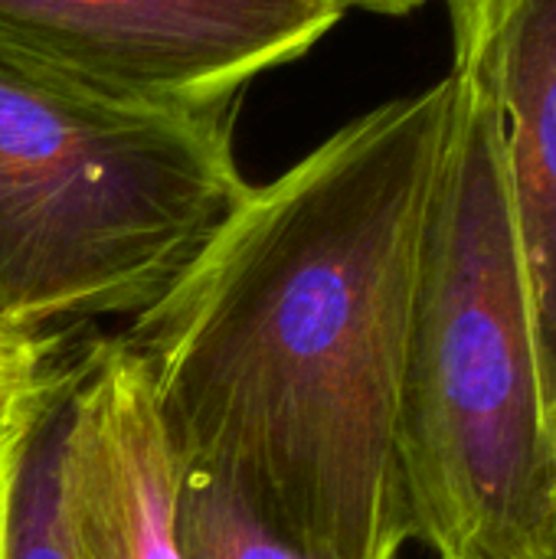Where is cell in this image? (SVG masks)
I'll return each instance as SVG.
<instances>
[{
	"mask_svg": "<svg viewBox=\"0 0 556 559\" xmlns=\"http://www.w3.org/2000/svg\"><path fill=\"white\" fill-rule=\"evenodd\" d=\"M229 108H144L0 56V324L141 314L246 193Z\"/></svg>",
	"mask_w": 556,
	"mask_h": 559,
	"instance_id": "obj_3",
	"label": "cell"
},
{
	"mask_svg": "<svg viewBox=\"0 0 556 559\" xmlns=\"http://www.w3.org/2000/svg\"><path fill=\"white\" fill-rule=\"evenodd\" d=\"M344 13L347 10H364V13H377V16H406L413 10H419L426 0H334Z\"/></svg>",
	"mask_w": 556,
	"mask_h": 559,
	"instance_id": "obj_10",
	"label": "cell"
},
{
	"mask_svg": "<svg viewBox=\"0 0 556 559\" xmlns=\"http://www.w3.org/2000/svg\"><path fill=\"white\" fill-rule=\"evenodd\" d=\"M449 82L400 416L410 540L433 559H531L554 488L556 419L495 102L456 46Z\"/></svg>",
	"mask_w": 556,
	"mask_h": 559,
	"instance_id": "obj_2",
	"label": "cell"
},
{
	"mask_svg": "<svg viewBox=\"0 0 556 559\" xmlns=\"http://www.w3.org/2000/svg\"><path fill=\"white\" fill-rule=\"evenodd\" d=\"M59 334L13 331L0 324V459L13 455L46 409L59 400L69 367L56 364Z\"/></svg>",
	"mask_w": 556,
	"mask_h": 559,
	"instance_id": "obj_9",
	"label": "cell"
},
{
	"mask_svg": "<svg viewBox=\"0 0 556 559\" xmlns=\"http://www.w3.org/2000/svg\"><path fill=\"white\" fill-rule=\"evenodd\" d=\"M177 540L184 559H315L269 531L229 488L180 472Z\"/></svg>",
	"mask_w": 556,
	"mask_h": 559,
	"instance_id": "obj_7",
	"label": "cell"
},
{
	"mask_svg": "<svg viewBox=\"0 0 556 559\" xmlns=\"http://www.w3.org/2000/svg\"><path fill=\"white\" fill-rule=\"evenodd\" d=\"M495 102L544 396L556 419V0H446Z\"/></svg>",
	"mask_w": 556,
	"mask_h": 559,
	"instance_id": "obj_6",
	"label": "cell"
},
{
	"mask_svg": "<svg viewBox=\"0 0 556 559\" xmlns=\"http://www.w3.org/2000/svg\"><path fill=\"white\" fill-rule=\"evenodd\" d=\"M62 393L23 445L7 504V559H69L56 501V436Z\"/></svg>",
	"mask_w": 556,
	"mask_h": 559,
	"instance_id": "obj_8",
	"label": "cell"
},
{
	"mask_svg": "<svg viewBox=\"0 0 556 559\" xmlns=\"http://www.w3.org/2000/svg\"><path fill=\"white\" fill-rule=\"evenodd\" d=\"M531 559H556V472H554V488H551V501H547V514L537 534V547Z\"/></svg>",
	"mask_w": 556,
	"mask_h": 559,
	"instance_id": "obj_11",
	"label": "cell"
},
{
	"mask_svg": "<svg viewBox=\"0 0 556 559\" xmlns=\"http://www.w3.org/2000/svg\"><path fill=\"white\" fill-rule=\"evenodd\" d=\"M449 72L246 187L131 318L180 472L315 559H400V416Z\"/></svg>",
	"mask_w": 556,
	"mask_h": 559,
	"instance_id": "obj_1",
	"label": "cell"
},
{
	"mask_svg": "<svg viewBox=\"0 0 556 559\" xmlns=\"http://www.w3.org/2000/svg\"><path fill=\"white\" fill-rule=\"evenodd\" d=\"M180 465L144 357L125 334L69 364L56 436V501L69 559H184Z\"/></svg>",
	"mask_w": 556,
	"mask_h": 559,
	"instance_id": "obj_5",
	"label": "cell"
},
{
	"mask_svg": "<svg viewBox=\"0 0 556 559\" xmlns=\"http://www.w3.org/2000/svg\"><path fill=\"white\" fill-rule=\"evenodd\" d=\"M334 0H0V56L144 108H229L315 49Z\"/></svg>",
	"mask_w": 556,
	"mask_h": 559,
	"instance_id": "obj_4",
	"label": "cell"
}]
</instances>
